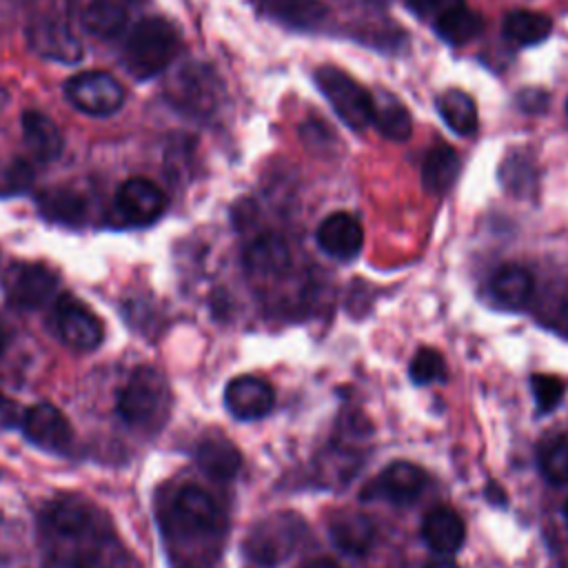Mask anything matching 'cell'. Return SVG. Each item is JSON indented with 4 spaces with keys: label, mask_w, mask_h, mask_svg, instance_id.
I'll use <instances>...</instances> for the list:
<instances>
[{
    "label": "cell",
    "mask_w": 568,
    "mask_h": 568,
    "mask_svg": "<svg viewBox=\"0 0 568 568\" xmlns=\"http://www.w3.org/2000/svg\"><path fill=\"white\" fill-rule=\"evenodd\" d=\"M178 51V33L171 22L158 16L142 18L126 36L122 62L138 80L162 73Z\"/></svg>",
    "instance_id": "obj_1"
},
{
    "label": "cell",
    "mask_w": 568,
    "mask_h": 568,
    "mask_svg": "<svg viewBox=\"0 0 568 568\" xmlns=\"http://www.w3.org/2000/svg\"><path fill=\"white\" fill-rule=\"evenodd\" d=\"M304 530V521L293 513L271 515L255 524V528L248 532L244 552L253 564L262 568H273L286 561L297 550Z\"/></svg>",
    "instance_id": "obj_2"
},
{
    "label": "cell",
    "mask_w": 568,
    "mask_h": 568,
    "mask_svg": "<svg viewBox=\"0 0 568 568\" xmlns=\"http://www.w3.org/2000/svg\"><path fill=\"white\" fill-rule=\"evenodd\" d=\"M315 87L331 102L337 118L353 131H362L371 124L373 95L346 71L322 64L313 73Z\"/></svg>",
    "instance_id": "obj_3"
},
{
    "label": "cell",
    "mask_w": 568,
    "mask_h": 568,
    "mask_svg": "<svg viewBox=\"0 0 568 568\" xmlns=\"http://www.w3.org/2000/svg\"><path fill=\"white\" fill-rule=\"evenodd\" d=\"M169 404V390L162 375L151 366H138L129 375L118 395L120 417L135 428H144L164 415Z\"/></svg>",
    "instance_id": "obj_4"
},
{
    "label": "cell",
    "mask_w": 568,
    "mask_h": 568,
    "mask_svg": "<svg viewBox=\"0 0 568 568\" xmlns=\"http://www.w3.org/2000/svg\"><path fill=\"white\" fill-rule=\"evenodd\" d=\"M64 98L82 113L104 118L124 104L122 84L106 71H82L64 82Z\"/></svg>",
    "instance_id": "obj_5"
},
{
    "label": "cell",
    "mask_w": 568,
    "mask_h": 568,
    "mask_svg": "<svg viewBox=\"0 0 568 568\" xmlns=\"http://www.w3.org/2000/svg\"><path fill=\"white\" fill-rule=\"evenodd\" d=\"M426 484H428V477L424 468H419L413 462L397 459V462H390L377 477H373L364 486L359 499L388 501L393 506H410L422 497Z\"/></svg>",
    "instance_id": "obj_6"
},
{
    "label": "cell",
    "mask_w": 568,
    "mask_h": 568,
    "mask_svg": "<svg viewBox=\"0 0 568 568\" xmlns=\"http://www.w3.org/2000/svg\"><path fill=\"white\" fill-rule=\"evenodd\" d=\"M58 277L40 262H13L2 275V291L7 302L20 311L42 306L55 291Z\"/></svg>",
    "instance_id": "obj_7"
},
{
    "label": "cell",
    "mask_w": 568,
    "mask_h": 568,
    "mask_svg": "<svg viewBox=\"0 0 568 568\" xmlns=\"http://www.w3.org/2000/svg\"><path fill=\"white\" fill-rule=\"evenodd\" d=\"M217 89L220 87L213 71L204 64L191 62L184 64L169 82V98L175 104V109L189 115L204 118L217 104Z\"/></svg>",
    "instance_id": "obj_8"
},
{
    "label": "cell",
    "mask_w": 568,
    "mask_h": 568,
    "mask_svg": "<svg viewBox=\"0 0 568 568\" xmlns=\"http://www.w3.org/2000/svg\"><path fill=\"white\" fill-rule=\"evenodd\" d=\"M53 317L60 337L73 348H95L104 337L100 317L73 295H60L55 300Z\"/></svg>",
    "instance_id": "obj_9"
},
{
    "label": "cell",
    "mask_w": 568,
    "mask_h": 568,
    "mask_svg": "<svg viewBox=\"0 0 568 568\" xmlns=\"http://www.w3.org/2000/svg\"><path fill=\"white\" fill-rule=\"evenodd\" d=\"M20 428L31 444L51 453H64L73 437L67 417L60 413V408L47 402L29 406L22 415Z\"/></svg>",
    "instance_id": "obj_10"
},
{
    "label": "cell",
    "mask_w": 568,
    "mask_h": 568,
    "mask_svg": "<svg viewBox=\"0 0 568 568\" xmlns=\"http://www.w3.org/2000/svg\"><path fill=\"white\" fill-rule=\"evenodd\" d=\"M115 206L131 224H151L166 209L164 191L149 178H129L118 186Z\"/></svg>",
    "instance_id": "obj_11"
},
{
    "label": "cell",
    "mask_w": 568,
    "mask_h": 568,
    "mask_svg": "<svg viewBox=\"0 0 568 568\" xmlns=\"http://www.w3.org/2000/svg\"><path fill=\"white\" fill-rule=\"evenodd\" d=\"M29 47L47 60L55 62H78L82 58V44L67 22L58 18H38L27 29Z\"/></svg>",
    "instance_id": "obj_12"
},
{
    "label": "cell",
    "mask_w": 568,
    "mask_h": 568,
    "mask_svg": "<svg viewBox=\"0 0 568 568\" xmlns=\"http://www.w3.org/2000/svg\"><path fill=\"white\" fill-rule=\"evenodd\" d=\"M226 410L242 422L266 417L275 406V393L268 382L255 375L233 377L224 388Z\"/></svg>",
    "instance_id": "obj_13"
},
{
    "label": "cell",
    "mask_w": 568,
    "mask_h": 568,
    "mask_svg": "<svg viewBox=\"0 0 568 568\" xmlns=\"http://www.w3.org/2000/svg\"><path fill=\"white\" fill-rule=\"evenodd\" d=\"M315 240L326 255L339 262H348L355 260L364 246V229L355 215L335 211L320 222Z\"/></svg>",
    "instance_id": "obj_14"
},
{
    "label": "cell",
    "mask_w": 568,
    "mask_h": 568,
    "mask_svg": "<svg viewBox=\"0 0 568 568\" xmlns=\"http://www.w3.org/2000/svg\"><path fill=\"white\" fill-rule=\"evenodd\" d=\"M173 517L182 530L213 532L220 524V510L213 497L200 486H184L173 499Z\"/></svg>",
    "instance_id": "obj_15"
},
{
    "label": "cell",
    "mask_w": 568,
    "mask_h": 568,
    "mask_svg": "<svg viewBox=\"0 0 568 568\" xmlns=\"http://www.w3.org/2000/svg\"><path fill=\"white\" fill-rule=\"evenodd\" d=\"M255 7L295 31H317L328 20V7L322 0H255Z\"/></svg>",
    "instance_id": "obj_16"
},
{
    "label": "cell",
    "mask_w": 568,
    "mask_h": 568,
    "mask_svg": "<svg viewBox=\"0 0 568 568\" xmlns=\"http://www.w3.org/2000/svg\"><path fill=\"white\" fill-rule=\"evenodd\" d=\"M244 266L257 277H277L291 266V248L280 233H260L244 248Z\"/></svg>",
    "instance_id": "obj_17"
},
{
    "label": "cell",
    "mask_w": 568,
    "mask_h": 568,
    "mask_svg": "<svg viewBox=\"0 0 568 568\" xmlns=\"http://www.w3.org/2000/svg\"><path fill=\"white\" fill-rule=\"evenodd\" d=\"M422 539L437 555H455L466 539V524L453 508H433L422 519Z\"/></svg>",
    "instance_id": "obj_18"
},
{
    "label": "cell",
    "mask_w": 568,
    "mask_h": 568,
    "mask_svg": "<svg viewBox=\"0 0 568 568\" xmlns=\"http://www.w3.org/2000/svg\"><path fill=\"white\" fill-rule=\"evenodd\" d=\"M22 140L29 155L38 162H53L64 149V138L60 126L40 111H24L20 118Z\"/></svg>",
    "instance_id": "obj_19"
},
{
    "label": "cell",
    "mask_w": 568,
    "mask_h": 568,
    "mask_svg": "<svg viewBox=\"0 0 568 568\" xmlns=\"http://www.w3.org/2000/svg\"><path fill=\"white\" fill-rule=\"evenodd\" d=\"M75 9L82 27L100 40L115 38L129 20L126 0H75Z\"/></svg>",
    "instance_id": "obj_20"
},
{
    "label": "cell",
    "mask_w": 568,
    "mask_h": 568,
    "mask_svg": "<svg viewBox=\"0 0 568 568\" xmlns=\"http://www.w3.org/2000/svg\"><path fill=\"white\" fill-rule=\"evenodd\" d=\"M328 537L335 544V548H339L344 555L362 557L368 552L373 544L375 528L364 513L351 510V513H339L331 519Z\"/></svg>",
    "instance_id": "obj_21"
},
{
    "label": "cell",
    "mask_w": 568,
    "mask_h": 568,
    "mask_svg": "<svg viewBox=\"0 0 568 568\" xmlns=\"http://www.w3.org/2000/svg\"><path fill=\"white\" fill-rule=\"evenodd\" d=\"M535 280L521 264H504L490 277V295L504 308H521L528 304Z\"/></svg>",
    "instance_id": "obj_22"
},
{
    "label": "cell",
    "mask_w": 568,
    "mask_h": 568,
    "mask_svg": "<svg viewBox=\"0 0 568 568\" xmlns=\"http://www.w3.org/2000/svg\"><path fill=\"white\" fill-rule=\"evenodd\" d=\"M371 95H373L371 124H375V129L393 142L408 140L413 133V118L408 109L388 91H379Z\"/></svg>",
    "instance_id": "obj_23"
},
{
    "label": "cell",
    "mask_w": 568,
    "mask_h": 568,
    "mask_svg": "<svg viewBox=\"0 0 568 568\" xmlns=\"http://www.w3.org/2000/svg\"><path fill=\"white\" fill-rule=\"evenodd\" d=\"M195 459H197V466L211 479H217V481L233 479L242 466L240 450L229 439H222V437H209L200 442L195 450Z\"/></svg>",
    "instance_id": "obj_24"
},
{
    "label": "cell",
    "mask_w": 568,
    "mask_h": 568,
    "mask_svg": "<svg viewBox=\"0 0 568 568\" xmlns=\"http://www.w3.org/2000/svg\"><path fill=\"white\" fill-rule=\"evenodd\" d=\"M459 155L455 149L446 146V144H437L433 146L422 164V184L426 189V193L430 195H442L446 193L453 182L459 175Z\"/></svg>",
    "instance_id": "obj_25"
},
{
    "label": "cell",
    "mask_w": 568,
    "mask_h": 568,
    "mask_svg": "<svg viewBox=\"0 0 568 568\" xmlns=\"http://www.w3.org/2000/svg\"><path fill=\"white\" fill-rule=\"evenodd\" d=\"M501 31L517 47H532L544 42L550 36L552 20L541 11L513 9L504 16Z\"/></svg>",
    "instance_id": "obj_26"
},
{
    "label": "cell",
    "mask_w": 568,
    "mask_h": 568,
    "mask_svg": "<svg viewBox=\"0 0 568 568\" xmlns=\"http://www.w3.org/2000/svg\"><path fill=\"white\" fill-rule=\"evenodd\" d=\"M435 106L450 131L457 135H470L477 131L479 115L475 100L462 89H446L437 95Z\"/></svg>",
    "instance_id": "obj_27"
},
{
    "label": "cell",
    "mask_w": 568,
    "mask_h": 568,
    "mask_svg": "<svg viewBox=\"0 0 568 568\" xmlns=\"http://www.w3.org/2000/svg\"><path fill=\"white\" fill-rule=\"evenodd\" d=\"M435 31L437 36L448 44H466L481 31V18L466 7V2L446 9L435 18Z\"/></svg>",
    "instance_id": "obj_28"
},
{
    "label": "cell",
    "mask_w": 568,
    "mask_h": 568,
    "mask_svg": "<svg viewBox=\"0 0 568 568\" xmlns=\"http://www.w3.org/2000/svg\"><path fill=\"white\" fill-rule=\"evenodd\" d=\"M499 182L506 191L524 197L537 189V169L524 149H513L499 164Z\"/></svg>",
    "instance_id": "obj_29"
},
{
    "label": "cell",
    "mask_w": 568,
    "mask_h": 568,
    "mask_svg": "<svg viewBox=\"0 0 568 568\" xmlns=\"http://www.w3.org/2000/svg\"><path fill=\"white\" fill-rule=\"evenodd\" d=\"M40 209L51 220H58L64 224H75L84 215V200L73 191L53 189V191L42 193Z\"/></svg>",
    "instance_id": "obj_30"
},
{
    "label": "cell",
    "mask_w": 568,
    "mask_h": 568,
    "mask_svg": "<svg viewBox=\"0 0 568 568\" xmlns=\"http://www.w3.org/2000/svg\"><path fill=\"white\" fill-rule=\"evenodd\" d=\"M539 470L552 486L568 484V433L557 435L539 450Z\"/></svg>",
    "instance_id": "obj_31"
},
{
    "label": "cell",
    "mask_w": 568,
    "mask_h": 568,
    "mask_svg": "<svg viewBox=\"0 0 568 568\" xmlns=\"http://www.w3.org/2000/svg\"><path fill=\"white\" fill-rule=\"evenodd\" d=\"M408 375L419 386L430 384V382H442V379H446V362L439 351L424 346L413 355Z\"/></svg>",
    "instance_id": "obj_32"
},
{
    "label": "cell",
    "mask_w": 568,
    "mask_h": 568,
    "mask_svg": "<svg viewBox=\"0 0 568 568\" xmlns=\"http://www.w3.org/2000/svg\"><path fill=\"white\" fill-rule=\"evenodd\" d=\"M530 388L537 402L539 413H550L561 404L564 397V384L552 377V375H532L530 377Z\"/></svg>",
    "instance_id": "obj_33"
},
{
    "label": "cell",
    "mask_w": 568,
    "mask_h": 568,
    "mask_svg": "<svg viewBox=\"0 0 568 568\" xmlns=\"http://www.w3.org/2000/svg\"><path fill=\"white\" fill-rule=\"evenodd\" d=\"M517 104L526 113H541L548 104V93L541 89H524L517 95Z\"/></svg>",
    "instance_id": "obj_34"
},
{
    "label": "cell",
    "mask_w": 568,
    "mask_h": 568,
    "mask_svg": "<svg viewBox=\"0 0 568 568\" xmlns=\"http://www.w3.org/2000/svg\"><path fill=\"white\" fill-rule=\"evenodd\" d=\"M408 4V9L422 18H428L430 11V0H404Z\"/></svg>",
    "instance_id": "obj_35"
},
{
    "label": "cell",
    "mask_w": 568,
    "mask_h": 568,
    "mask_svg": "<svg viewBox=\"0 0 568 568\" xmlns=\"http://www.w3.org/2000/svg\"><path fill=\"white\" fill-rule=\"evenodd\" d=\"M426 568H459V566L450 559H437V561H430Z\"/></svg>",
    "instance_id": "obj_36"
},
{
    "label": "cell",
    "mask_w": 568,
    "mask_h": 568,
    "mask_svg": "<svg viewBox=\"0 0 568 568\" xmlns=\"http://www.w3.org/2000/svg\"><path fill=\"white\" fill-rule=\"evenodd\" d=\"M306 568H339L335 561H328V559H317V561H313L311 566H306Z\"/></svg>",
    "instance_id": "obj_37"
},
{
    "label": "cell",
    "mask_w": 568,
    "mask_h": 568,
    "mask_svg": "<svg viewBox=\"0 0 568 568\" xmlns=\"http://www.w3.org/2000/svg\"><path fill=\"white\" fill-rule=\"evenodd\" d=\"M4 344H7V335H4V328L0 326V353L4 351Z\"/></svg>",
    "instance_id": "obj_38"
},
{
    "label": "cell",
    "mask_w": 568,
    "mask_h": 568,
    "mask_svg": "<svg viewBox=\"0 0 568 568\" xmlns=\"http://www.w3.org/2000/svg\"><path fill=\"white\" fill-rule=\"evenodd\" d=\"M564 519H566V524H568V501L564 504Z\"/></svg>",
    "instance_id": "obj_39"
},
{
    "label": "cell",
    "mask_w": 568,
    "mask_h": 568,
    "mask_svg": "<svg viewBox=\"0 0 568 568\" xmlns=\"http://www.w3.org/2000/svg\"><path fill=\"white\" fill-rule=\"evenodd\" d=\"M0 404H2V395H0Z\"/></svg>",
    "instance_id": "obj_40"
},
{
    "label": "cell",
    "mask_w": 568,
    "mask_h": 568,
    "mask_svg": "<svg viewBox=\"0 0 568 568\" xmlns=\"http://www.w3.org/2000/svg\"><path fill=\"white\" fill-rule=\"evenodd\" d=\"M566 109H568V102H566Z\"/></svg>",
    "instance_id": "obj_41"
}]
</instances>
